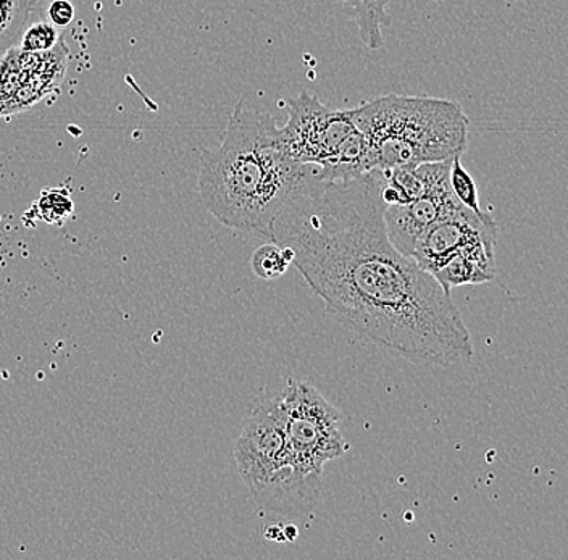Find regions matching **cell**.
<instances>
[{"label": "cell", "instance_id": "obj_4", "mask_svg": "<svg viewBox=\"0 0 568 560\" xmlns=\"http://www.w3.org/2000/svg\"><path fill=\"white\" fill-rule=\"evenodd\" d=\"M237 470L255 505L284 517H307L318 505L322 477L304 474L287 442L280 391L248 404L234 448Z\"/></svg>", "mask_w": 568, "mask_h": 560}, {"label": "cell", "instance_id": "obj_18", "mask_svg": "<svg viewBox=\"0 0 568 560\" xmlns=\"http://www.w3.org/2000/svg\"><path fill=\"white\" fill-rule=\"evenodd\" d=\"M266 540L272 541H286L284 540L283 528L280 525H272L265 530Z\"/></svg>", "mask_w": 568, "mask_h": 560}, {"label": "cell", "instance_id": "obj_13", "mask_svg": "<svg viewBox=\"0 0 568 560\" xmlns=\"http://www.w3.org/2000/svg\"><path fill=\"white\" fill-rule=\"evenodd\" d=\"M290 265V262L284 257L282 247L273 241L257 247L251 258L252 272L262 279L280 278L287 272Z\"/></svg>", "mask_w": 568, "mask_h": 560}, {"label": "cell", "instance_id": "obj_7", "mask_svg": "<svg viewBox=\"0 0 568 560\" xmlns=\"http://www.w3.org/2000/svg\"><path fill=\"white\" fill-rule=\"evenodd\" d=\"M453 159L422 163L426 179L425 193L408 204L386 205L383 214L386 235L389 243L406 257H412L415 243L429 225L462 205L449 186Z\"/></svg>", "mask_w": 568, "mask_h": 560}, {"label": "cell", "instance_id": "obj_19", "mask_svg": "<svg viewBox=\"0 0 568 560\" xmlns=\"http://www.w3.org/2000/svg\"><path fill=\"white\" fill-rule=\"evenodd\" d=\"M283 534L284 540L286 541H293L296 540L297 534H300V531H297V528L294 527V525H286V527H283Z\"/></svg>", "mask_w": 568, "mask_h": 560}, {"label": "cell", "instance_id": "obj_15", "mask_svg": "<svg viewBox=\"0 0 568 560\" xmlns=\"http://www.w3.org/2000/svg\"><path fill=\"white\" fill-rule=\"evenodd\" d=\"M449 186L454 196H456V200L462 205L477 212V214H481L477 183L471 179L470 173L465 170V166L462 165L460 155L454 157L453 163H450Z\"/></svg>", "mask_w": 568, "mask_h": 560}, {"label": "cell", "instance_id": "obj_16", "mask_svg": "<svg viewBox=\"0 0 568 560\" xmlns=\"http://www.w3.org/2000/svg\"><path fill=\"white\" fill-rule=\"evenodd\" d=\"M60 42L59 28L53 27L51 21H38L30 24L21 34L18 49L21 52H48Z\"/></svg>", "mask_w": 568, "mask_h": 560}, {"label": "cell", "instance_id": "obj_12", "mask_svg": "<svg viewBox=\"0 0 568 560\" xmlns=\"http://www.w3.org/2000/svg\"><path fill=\"white\" fill-rule=\"evenodd\" d=\"M33 207L34 214L42 222L57 226H62L74 211V204L71 201L69 191L62 190V187L42 191Z\"/></svg>", "mask_w": 568, "mask_h": 560}, {"label": "cell", "instance_id": "obj_14", "mask_svg": "<svg viewBox=\"0 0 568 560\" xmlns=\"http://www.w3.org/2000/svg\"><path fill=\"white\" fill-rule=\"evenodd\" d=\"M21 83L20 49L12 48L0 57V116L7 115L10 102Z\"/></svg>", "mask_w": 568, "mask_h": 560}, {"label": "cell", "instance_id": "obj_9", "mask_svg": "<svg viewBox=\"0 0 568 560\" xmlns=\"http://www.w3.org/2000/svg\"><path fill=\"white\" fill-rule=\"evenodd\" d=\"M446 293L464 285H483L496 278L495 244H478L454 255L433 273Z\"/></svg>", "mask_w": 568, "mask_h": 560}, {"label": "cell", "instance_id": "obj_6", "mask_svg": "<svg viewBox=\"0 0 568 560\" xmlns=\"http://www.w3.org/2000/svg\"><path fill=\"white\" fill-rule=\"evenodd\" d=\"M286 125L278 128L280 144L291 159L323 166L354 133L351 110L326 108L314 92H301L287 101Z\"/></svg>", "mask_w": 568, "mask_h": 560}, {"label": "cell", "instance_id": "obj_1", "mask_svg": "<svg viewBox=\"0 0 568 560\" xmlns=\"http://www.w3.org/2000/svg\"><path fill=\"white\" fill-rule=\"evenodd\" d=\"M385 175L307 181L272 225L270 241L326 310L365 342L412 364L456 367L474 357L470 332L435 276L389 243Z\"/></svg>", "mask_w": 568, "mask_h": 560}, {"label": "cell", "instance_id": "obj_3", "mask_svg": "<svg viewBox=\"0 0 568 560\" xmlns=\"http://www.w3.org/2000/svg\"><path fill=\"white\" fill-rule=\"evenodd\" d=\"M375 170L442 162L464 154L468 120L457 102L389 94L351 110Z\"/></svg>", "mask_w": 568, "mask_h": 560}, {"label": "cell", "instance_id": "obj_8", "mask_svg": "<svg viewBox=\"0 0 568 560\" xmlns=\"http://www.w3.org/2000/svg\"><path fill=\"white\" fill-rule=\"evenodd\" d=\"M497 228L488 212L470 211L460 205L456 211L443 215L422 233L415 243L412 258L429 275L443 267L454 255L478 246L496 244Z\"/></svg>", "mask_w": 568, "mask_h": 560}, {"label": "cell", "instance_id": "obj_10", "mask_svg": "<svg viewBox=\"0 0 568 560\" xmlns=\"http://www.w3.org/2000/svg\"><path fill=\"white\" fill-rule=\"evenodd\" d=\"M442 3L444 0H435ZM344 9L357 23L358 33L364 44L372 51L382 48L383 27H389L390 19L386 12L389 0H343Z\"/></svg>", "mask_w": 568, "mask_h": 560}, {"label": "cell", "instance_id": "obj_5", "mask_svg": "<svg viewBox=\"0 0 568 560\" xmlns=\"http://www.w3.org/2000/svg\"><path fill=\"white\" fill-rule=\"evenodd\" d=\"M287 442L304 474L323 477V467L347 451L339 413L307 381L290 378L280 391Z\"/></svg>", "mask_w": 568, "mask_h": 560}, {"label": "cell", "instance_id": "obj_17", "mask_svg": "<svg viewBox=\"0 0 568 560\" xmlns=\"http://www.w3.org/2000/svg\"><path fill=\"white\" fill-rule=\"evenodd\" d=\"M49 21L53 27L67 28L73 23L74 20V6L70 0H52L48 9Z\"/></svg>", "mask_w": 568, "mask_h": 560}, {"label": "cell", "instance_id": "obj_2", "mask_svg": "<svg viewBox=\"0 0 568 560\" xmlns=\"http://www.w3.org/2000/svg\"><path fill=\"white\" fill-rule=\"evenodd\" d=\"M318 175V165L294 161L283 151L270 113L241 99L220 147L202 152L197 186L205 208L220 223L270 240L276 215Z\"/></svg>", "mask_w": 568, "mask_h": 560}, {"label": "cell", "instance_id": "obj_11", "mask_svg": "<svg viewBox=\"0 0 568 560\" xmlns=\"http://www.w3.org/2000/svg\"><path fill=\"white\" fill-rule=\"evenodd\" d=\"M39 0H0V57L20 44Z\"/></svg>", "mask_w": 568, "mask_h": 560}]
</instances>
